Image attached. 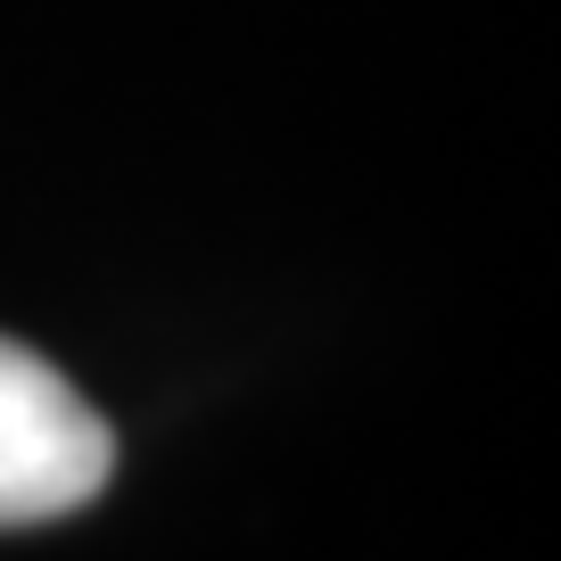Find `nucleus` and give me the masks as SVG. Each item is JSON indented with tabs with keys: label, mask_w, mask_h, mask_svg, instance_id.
<instances>
[{
	"label": "nucleus",
	"mask_w": 561,
	"mask_h": 561,
	"mask_svg": "<svg viewBox=\"0 0 561 561\" xmlns=\"http://www.w3.org/2000/svg\"><path fill=\"white\" fill-rule=\"evenodd\" d=\"M107 471H116L107 413L58 364L0 339V528L67 520L107 488Z\"/></svg>",
	"instance_id": "1"
}]
</instances>
